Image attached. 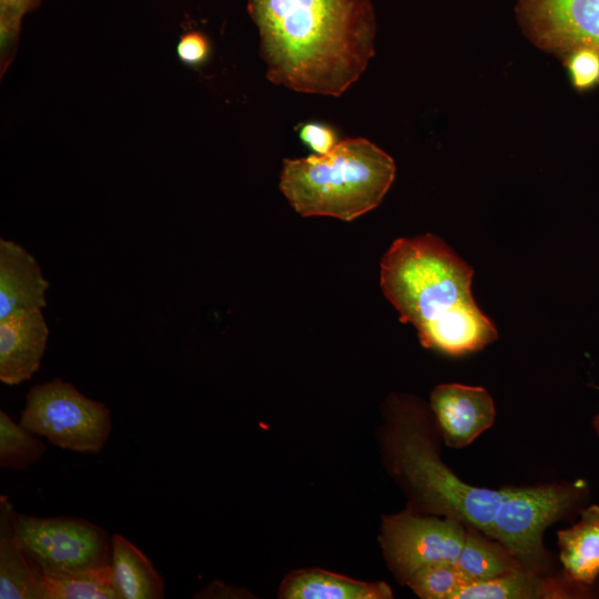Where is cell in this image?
Returning a JSON list of instances; mask_svg holds the SVG:
<instances>
[{"instance_id": "obj_22", "label": "cell", "mask_w": 599, "mask_h": 599, "mask_svg": "<svg viewBox=\"0 0 599 599\" xmlns=\"http://www.w3.org/2000/svg\"><path fill=\"white\" fill-rule=\"evenodd\" d=\"M564 63L577 90L586 91L599 84V47H578L565 57Z\"/></svg>"}, {"instance_id": "obj_24", "label": "cell", "mask_w": 599, "mask_h": 599, "mask_svg": "<svg viewBox=\"0 0 599 599\" xmlns=\"http://www.w3.org/2000/svg\"><path fill=\"white\" fill-rule=\"evenodd\" d=\"M298 134L317 155L327 154L338 143L334 130L321 123H305L300 128Z\"/></svg>"}, {"instance_id": "obj_4", "label": "cell", "mask_w": 599, "mask_h": 599, "mask_svg": "<svg viewBox=\"0 0 599 599\" xmlns=\"http://www.w3.org/2000/svg\"><path fill=\"white\" fill-rule=\"evenodd\" d=\"M395 174L389 154L355 138L338 142L324 155L284 159L280 189L302 216L353 221L380 204Z\"/></svg>"}, {"instance_id": "obj_25", "label": "cell", "mask_w": 599, "mask_h": 599, "mask_svg": "<svg viewBox=\"0 0 599 599\" xmlns=\"http://www.w3.org/2000/svg\"><path fill=\"white\" fill-rule=\"evenodd\" d=\"M593 426H595L596 432L599 435V415L595 418Z\"/></svg>"}, {"instance_id": "obj_2", "label": "cell", "mask_w": 599, "mask_h": 599, "mask_svg": "<svg viewBox=\"0 0 599 599\" xmlns=\"http://www.w3.org/2000/svg\"><path fill=\"white\" fill-rule=\"evenodd\" d=\"M473 268L440 238L396 240L380 262V287L424 347L457 356L493 343L497 331L471 294Z\"/></svg>"}, {"instance_id": "obj_17", "label": "cell", "mask_w": 599, "mask_h": 599, "mask_svg": "<svg viewBox=\"0 0 599 599\" xmlns=\"http://www.w3.org/2000/svg\"><path fill=\"white\" fill-rule=\"evenodd\" d=\"M456 565L469 583L489 580L524 568L499 541L473 527H467Z\"/></svg>"}, {"instance_id": "obj_19", "label": "cell", "mask_w": 599, "mask_h": 599, "mask_svg": "<svg viewBox=\"0 0 599 599\" xmlns=\"http://www.w3.org/2000/svg\"><path fill=\"white\" fill-rule=\"evenodd\" d=\"M45 445L20 423L17 424L8 413L0 410V467L24 470L41 460Z\"/></svg>"}, {"instance_id": "obj_15", "label": "cell", "mask_w": 599, "mask_h": 599, "mask_svg": "<svg viewBox=\"0 0 599 599\" xmlns=\"http://www.w3.org/2000/svg\"><path fill=\"white\" fill-rule=\"evenodd\" d=\"M111 567L121 599H163L164 579L151 559L120 534L112 535Z\"/></svg>"}, {"instance_id": "obj_18", "label": "cell", "mask_w": 599, "mask_h": 599, "mask_svg": "<svg viewBox=\"0 0 599 599\" xmlns=\"http://www.w3.org/2000/svg\"><path fill=\"white\" fill-rule=\"evenodd\" d=\"M38 577L43 599H121L111 564Z\"/></svg>"}, {"instance_id": "obj_21", "label": "cell", "mask_w": 599, "mask_h": 599, "mask_svg": "<svg viewBox=\"0 0 599 599\" xmlns=\"http://www.w3.org/2000/svg\"><path fill=\"white\" fill-rule=\"evenodd\" d=\"M41 0H0V68L1 75L14 58L23 17Z\"/></svg>"}, {"instance_id": "obj_6", "label": "cell", "mask_w": 599, "mask_h": 599, "mask_svg": "<svg viewBox=\"0 0 599 599\" xmlns=\"http://www.w3.org/2000/svg\"><path fill=\"white\" fill-rule=\"evenodd\" d=\"M19 544L37 575L111 564L112 536L83 518L14 514Z\"/></svg>"}, {"instance_id": "obj_7", "label": "cell", "mask_w": 599, "mask_h": 599, "mask_svg": "<svg viewBox=\"0 0 599 599\" xmlns=\"http://www.w3.org/2000/svg\"><path fill=\"white\" fill-rule=\"evenodd\" d=\"M583 483L510 489L495 517L490 538L522 565L540 573L547 564L542 534L566 516L586 493Z\"/></svg>"}, {"instance_id": "obj_5", "label": "cell", "mask_w": 599, "mask_h": 599, "mask_svg": "<svg viewBox=\"0 0 599 599\" xmlns=\"http://www.w3.org/2000/svg\"><path fill=\"white\" fill-rule=\"evenodd\" d=\"M19 423L57 447L82 454L102 450L112 430L110 409L61 378L30 388Z\"/></svg>"}, {"instance_id": "obj_11", "label": "cell", "mask_w": 599, "mask_h": 599, "mask_svg": "<svg viewBox=\"0 0 599 599\" xmlns=\"http://www.w3.org/2000/svg\"><path fill=\"white\" fill-rule=\"evenodd\" d=\"M49 328L42 309L0 321V380L18 385L41 366Z\"/></svg>"}, {"instance_id": "obj_1", "label": "cell", "mask_w": 599, "mask_h": 599, "mask_svg": "<svg viewBox=\"0 0 599 599\" xmlns=\"http://www.w3.org/2000/svg\"><path fill=\"white\" fill-rule=\"evenodd\" d=\"M247 10L274 84L339 97L375 55L370 0H248Z\"/></svg>"}, {"instance_id": "obj_12", "label": "cell", "mask_w": 599, "mask_h": 599, "mask_svg": "<svg viewBox=\"0 0 599 599\" xmlns=\"http://www.w3.org/2000/svg\"><path fill=\"white\" fill-rule=\"evenodd\" d=\"M49 286L33 255L13 241L0 240V321L45 307Z\"/></svg>"}, {"instance_id": "obj_20", "label": "cell", "mask_w": 599, "mask_h": 599, "mask_svg": "<svg viewBox=\"0 0 599 599\" xmlns=\"http://www.w3.org/2000/svg\"><path fill=\"white\" fill-rule=\"evenodd\" d=\"M405 583L423 599H456L469 581L456 562L441 561L418 569Z\"/></svg>"}, {"instance_id": "obj_3", "label": "cell", "mask_w": 599, "mask_h": 599, "mask_svg": "<svg viewBox=\"0 0 599 599\" xmlns=\"http://www.w3.org/2000/svg\"><path fill=\"white\" fill-rule=\"evenodd\" d=\"M383 444L390 470L426 514L453 518L488 537L510 489L476 487L459 479L439 458L428 419L413 400L393 399Z\"/></svg>"}, {"instance_id": "obj_16", "label": "cell", "mask_w": 599, "mask_h": 599, "mask_svg": "<svg viewBox=\"0 0 599 599\" xmlns=\"http://www.w3.org/2000/svg\"><path fill=\"white\" fill-rule=\"evenodd\" d=\"M558 546L565 573L591 586L599 576V506L586 508L576 525L560 530Z\"/></svg>"}, {"instance_id": "obj_9", "label": "cell", "mask_w": 599, "mask_h": 599, "mask_svg": "<svg viewBox=\"0 0 599 599\" xmlns=\"http://www.w3.org/2000/svg\"><path fill=\"white\" fill-rule=\"evenodd\" d=\"M527 39L562 60L582 45L599 47V0H517Z\"/></svg>"}, {"instance_id": "obj_10", "label": "cell", "mask_w": 599, "mask_h": 599, "mask_svg": "<svg viewBox=\"0 0 599 599\" xmlns=\"http://www.w3.org/2000/svg\"><path fill=\"white\" fill-rule=\"evenodd\" d=\"M430 406L445 443L455 448L469 445L493 425L496 416L486 389L460 384L435 387Z\"/></svg>"}, {"instance_id": "obj_8", "label": "cell", "mask_w": 599, "mask_h": 599, "mask_svg": "<svg viewBox=\"0 0 599 599\" xmlns=\"http://www.w3.org/2000/svg\"><path fill=\"white\" fill-rule=\"evenodd\" d=\"M466 532V526L456 519L406 510L383 518L380 545L389 568L405 583L427 565L456 562Z\"/></svg>"}, {"instance_id": "obj_13", "label": "cell", "mask_w": 599, "mask_h": 599, "mask_svg": "<svg viewBox=\"0 0 599 599\" xmlns=\"http://www.w3.org/2000/svg\"><path fill=\"white\" fill-rule=\"evenodd\" d=\"M16 510L8 496L0 497V598L43 599L37 572L24 555L16 531Z\"/></svg>"}, {"instance_id": "obj_14", "label": "cell", "mask_w": 599, "mask_h": 599, "mask_svg": "<svg viewBox=\"0 0 599 599\" xmlns=\"http://www.w3.org/2000/svg\"><path fill=\"white\" fill-rule=\"evenodd\" d=\"M278 596L286 599H387L385 582H365L318 568L291 572L281 583Z\"/></svg>"}, {"instance_id": "obj_23", "label": "cell", "mask_w": 599, "mask_h": 599, "mask_svg": "<svg viewBox=\"0 0 599 599\" xmlns=\"http://www.w3.org/2000/svg\"><path fill=\"white\" fill-rule=\"evenodd\" d=\"M176 55L187 67H200L210 57L211 45L209 39L200 31L183 33L176 43Z\"/></svg>"}]
</instances>
